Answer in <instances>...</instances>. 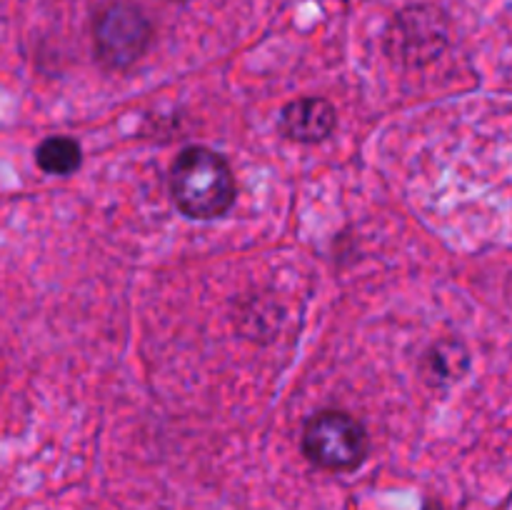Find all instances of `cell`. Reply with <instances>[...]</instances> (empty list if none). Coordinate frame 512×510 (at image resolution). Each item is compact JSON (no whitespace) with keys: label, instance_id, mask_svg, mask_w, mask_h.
Masks as SVG:
<instances>
[{"label":"cell","instance_id":"6da1fadb","mask_svg":"<svg viewBox=\"0 0 512 510\" xmlns=\"http://www.w3.org/2000/svg\"><path fill=\"white\" fill-rule=\"evenodd\" d=\"M170 193L180 213L213 220L235 203V178L228 160L208 148H185L170 170Z\"/></svg>","mask_w":512,"mask_h":510},{"label":"cell","instance_id":"7a4b0ae2","mask_svg":"<svg viewBox=\"0 0 512 510\" xmlns=\"http://www.w3.org/2000/svg\"><path fill=\"white\" fill-rule=\"evenodd\" d=\"M368 448V433L360 420L343 410H325L305 425V455L323 470H355L368 455Z\"/></svg>","mask_w":512,"mask_h":510},{"label":"cell","instance_id":"3957f363","mask_svg":"<svg viewBox=\"0 0 512 510\" xmlns=\"http://www.w3.org/2000/svg\"><path fill=\"white\" fill-rule=\"evenodd\" d=\"M153 28L143 10L133 3H113L98 13L93 23L95 55L105 68L123 70L148 50Z\"/></svg>","mask_w":512,"mask_h":510},{"label":"cell","instance_id":"277c9868","mask_svg":"<svg viewBox=\"0 0 512 510\" xmlns=\"http://www.w3.org/2000/svg\"><path fill=\"white\" fill-rule=\"evenodd\" d=\"M443 15L433 8H413L400 13L390 30L393 58H405L410 63H423L440 53L445 45Z\"/></svg>","mask_w":512,"mask_h":510},{"label":"cell","instance_id":"5b68a950","mask_svg":"<svg viewBox=\"0 0 512 510\" xmlns=\"http://www.w3.org/2000/svg\"><path fill=\"white\" fill-rule=\"evenodd\" d=\"M335 108L325 98H300L280 113V130L295 143H320L335 130Z\"/></svg>","mask_w":512,"mask_h":510},{"label":"cell","instance_id":"8992f818","mask_svg":"<svg viewBox=\"0 0 512 510\" xmlns=\"http://www.w3.org/2000/svg\"><path fill=\"white\" fill-rule=\"evenodd\" d=\"M80 145L78 140L68 138V135H53L45 138L35 150V163L43 173L50 175H70L80 168Z\"/></svg>","mask_w":512,"mask_h":510},{"label":"cell","instance_id":"52a82bcc","mask_svg":"<svg viewBox=\"0 0 512 510\" xmlns=\"http://www.w3.org/2000/svg\"><path fill=\"white\" fill-rule=\"evenodd\" d=\"M428 365L433 383H453L468 370V350L460 343H440L430 350Z\"/></svg>","mask_w":512,"mask_h":510},{"label":"cell","instance_id":"ba28073f","mask_svg":"<svg viewBox=\"0 0 512 510\" xmlns=\"http://www.w3.org/2000/svg\"><path fill=\"white\" fill-rule=\"evenodd\" d=\"M425 510H443V508H440V503H428L425 505Z\"/></svg>","mask_w":512,"mask_h":510}]
</instances>
